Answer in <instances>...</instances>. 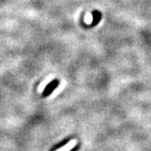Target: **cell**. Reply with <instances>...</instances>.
<instances>
[{"label": "cell", "mask_w": 151, "mask_h": 151, "mask_svg": "<svg viewBox=\"0 0 151 151\" xmlns=\"http://www.w3.org/2000/svg\"><path fill=\"white\" fill-rule=\"evenodd\" d=\"M77 143H78L77 140H76V139H72V140H70V141L67 145H65L64 147H60L57 151H70V150H72L75 147V146L77 145Z\"/></svg>", "instance_id": "1"}, {"label": "cell", "mask_w": 151, "mask_h": 151, "mask_svg": "<svg viewBox=\"0 0 151 151\" xmlns=\"http://www.w3.org/2000/svg\"><path fill=\"white\" fill-rule=\"evenodd\" d=\"M54 78V77L53 76H51V77H48V78H47L44 81H43L42 83H41V85L38 87V91L41 93V92H43L44 91V89H45V88L47 86V84H49L50 82H51V80Z\"/></svg>", "instance_id": "2"}, {"label": "cell", "mask_w": 151, "mask_h": 151, "mask_svg": "<svg viewBox=\"0 0 151 151\" xmlns=\"http://www.w3.org/2000/svg\"><path fill=\"white\" fill-rule=\"evenodd\" d=\"M85 21H86V23H87V24H91L92 23V21H93V16H92L91 13H88L87 15H86Z\"/></svg>", "instance_id": "3"}]
</instances>
